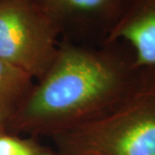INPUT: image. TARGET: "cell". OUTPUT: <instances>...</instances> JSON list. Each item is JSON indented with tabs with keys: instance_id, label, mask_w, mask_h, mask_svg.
<instances>
[{
	"instance_id": "obj_2",
	"label": "cell",
	"mask_w": 155,
	"mask_h": 155,
	"mask_svg": "<svg viewBox=\"0 0 155 155\" xmlns=\"http://www.w3.org/2000/svg\"><path fill=\"white\" fill-rule=\"evenodd\" d=\"M55 140L57 155H155V68L126 99Z\"/></svg>"
},
{
	"instance_id": "obj_7",
	"label": "cell",
	"mask_w": 155,
	"mask_h": 155,
	"mask_svg": "<svg viewBox=\"0 0 155 155\" xmlns=\"http://www.w3.org/2000/svg\"><path fill=\"white\" fill-rule=\"evenodd\" d=\"M0 155H57L50 149L30 139L15 134H0Z\"/></svg>"
},
{
	"instance_id": "obj_4",
	"label": "cell",
	"mask_w": 155,
	"mask_h": 155,
	"mask_svg": "<svg viewBox=\"0 0 155 155\" xmlns=\"http://www.w3.org/2000/svg\"><path fill=\"white\" fill-rule=\"evenodd\" d=\"M60 32L103 45L131 0H35Z\"/></svg>"
},
{
	"instance_id": "obj_6",
	"label": "cell",
	"mask_w": 155,
	"mask_h": 155,
	"mask_svg": "<svg viewBox=\"0 0 155 155\" xmlns=\"http://www.w3.org/2000/svg\"><path fill=\"white\" fill-rule=\"evenodd\" d=\"M33 86V79L0 57V134L8 132L15 111Z\"/></svg>"
},
{
	"instance_id": "obj_3",
	"label": "cell",
	"mask_w": 155,
	"mask_h": 155,
	"mask_svg": "<svg viewBox=\"0 0 155 155\" xmlns=\"http://www.w3.org/2000/svg\"><path fill=\"white\" fill-rule=\"evenodd\" d=\"M60 33L35 0H0V57L33 80L54 61Z\"/></svg>"
},
{
	"instance_id": "obj_5",
	"label": "cell",
	"mask_w": 155,
	"mask_h": 155,
	"mask_svg": "<svg viewBox=\"0 0 155 155\" xmlns=\"http://www.w3.org/2000/svg\"><path fill=\"white\" fill-rule=\"evenodd\" d=\"M123 42L138 68H155V0H131L104 44Z\"/></svg>"
},
{
	"instance_id": "obj_1",
	"label": "cell",
	"mask_w": 155,
	"mask_h": 155,
	"mask_svg": "<svg viewBox=\"0 0 155 155\" xmlns=\"http://www.w3.org/2000/svg\"><path fill=\"white\" fill-rule=\"evenodd\" d=\"M149 68L134 64L123 42L65 41L15 111L8 132L57 136L109 111L139 88Z\"/></svg>"
}]
</instances>
